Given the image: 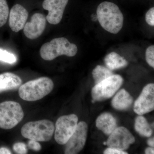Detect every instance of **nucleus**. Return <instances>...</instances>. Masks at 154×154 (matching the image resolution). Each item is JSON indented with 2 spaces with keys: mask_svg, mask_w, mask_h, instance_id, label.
Masks as SVG:
<instances>
[{
  "mask_svg": "<svg viewBox=\"0 0 154 154\" xmlns=\"http://www.w3.org/2000/svg\"><path fill=\"white\" fill-rule=\"evenodd\" d=\"M69 0H44L42 7L48 11L46 19L52 25H57L60 22L63 18L64 11Z\"/></svg>",
  "mask_w": 154,
  "mask_h": 154,
  "instance_id": "nucleus-11",
  "label": "nucleus"
},
{
  "mask_svg": "<svg viewBox=\"0 0 154 154\" xmlns=\"http://www.w3.org/2000/svg\"><path fill=\"white\" fill-rule=\"evenodd\" d=\"M96 126L105 134L109 136L117 127V121L112 114L104 113L96 119Z\"/></svg>",
  "mask_w": 154,
  "mask_h": 154,
  "instance_id": "nucleus-14",
  "label": "nucleus"
},
{
  "mask_svg": "<svg viewBox=\"0 0 154 154\" xmlns=\"http://www.w3.org/2000/svg\"><path fill=\"white\" fill-rule=\"evenodd\" d=\"M123 79L118 75H113L96 84L92 90L93 102H100L111 98L121 87Z\"/></svg>",
  "mask_w": 154,
  "mask_h": 154,
  "instance_id": "nucleus-6",
  "label": "nucleus"
},
{
  "mask_svg": "<svg viewBox=\"0 0 154 154\" xmlns=\"http://www.w3.org/2000/svg\"><path fill=\"white\" fill-rule=\"evenodd\" d=\"M88 125L85 122H80L76 129L66 144L65 154H76L82 150L85 144L88 136Z\"/></svg>",
  "mask_w": 154,
  "mask_h": 154,
  "instance_id": "nucleus-9",
  "label": "nucleus"
},
{
  "mask_svg": "<svg viewBox=\"0 0 154 154\" xmlns=\"http://www.w3.org/2000/svg\"><path fill=\"white\" fill-rule=\"evenodd\" d=\"M9 14V9L6 0H0V28L6 24Z\"/></svg>",
  "mask_w": 154,
  "mask_h": 154,
  "instance_id": "nucleus-20",
  "label": "nucleus"
},
{
  "mask_svg": "<svg viewBox=\"0 0 154 154\" xmlns=\"http://www.w3.org/2000/svg\"><path fill=\"white\" fill-rule=\"evenodd\" d=\"M154 109V85H146L134 102V110L139 115L151 112Z\"/></svg>",
  "mask_w": 154,
  "mask_h": 154,
  "instance_id": "nucleus-10",
  "label": "nucleus"
},
{
  "mask_svg": "<svg viewBox=\"0 0 154 154\" xmlns=\"http://www.w3.org/2000/svg\"><path fill=\"white\" fill-rule=\"evenodd\" d=\"M105 154H127L128 153L125 151L120 150L117 149L108 147L104 152Z\"/></svg>",
  "mask_w": 154,
  "mask_h": 154,
  "instance_id": "nucleus-26",
  "label": "nucleus"
},
{
  "mask_svg": "<svg viewBox=\"0 0 154 154\" xmlns=\"http://www.w3.org/2000/svg\"><path fill=\"white\" fill-rule=\"evenodd\" d=\"M145 154H154V148L152 147H149L145 149Z\"/></svg>",
  "mask_w": 154,
  "mask_h": 154,
  "instance_id": "nucleus-28",
  "label": "nucleus"
},
{
  "mask_svg": "<svg viewBox=\"0 0 154 154\" xmlns=\"http://www.w3.org/2000/svg\"><path fill=\"white\" fill-rule=\"evenodd\" d=\"M147 144L149 146L152 147H154V137L151 138L147 140Z\"/></svg>",
  "mask_w": 154,
  "mask_h": 154,
  "instance_id": "nucleus-29",
  "label": "nucleus"
},
{
  "mask_svg": "<svg viewBox=\"0 0 154 154\" xmlns=\"http://www.w3.org/2000/svg\"><path fill=\"white\" fill-rule=\"evenodd\" d=\"M28 146L29 148L35 151H39L41 149V146L38 141L31 140L28 142Z\"/></svg>",
  "mask_w": 154,
  "mask_h": 154,
  "instance_id": "nucleus-25",
  "label": "nucleus"
},
{
  "mask_svg": "<svg viewBox=\"0 0 154 154\" xmlns=\"http://www.w3.org/2000/svg\"><path fill=\"white\" fill-rule=\"evenodd\" d=\"M55 126L52 122L47 119L30 122L21 128L22 136L36 141L47 142L51 140Z\"/></svg>",
  "mask_w": 154,
  "mask_h": 154,
  "instance_id": "nucleus-4",
  "label": "nucleus"
},
{
  "mask_svg": "<svg viewBox=\"0 0 154 154\" xmlns=\"http://www.w3.org/2000/svg\"><path fill=\"white\" fill-rule=\"evenodd\" d=\"M24 113L18 102L6 101L0 103V128L11 129L17 126L23 118Z\"/></svg>",
  "mask_w": 154,
  "mask_h": 154,
  "instance_id": "nucleus-5",
  "label": "nucleus"
},
{
  "mask_svg": "<svg viewBox=\"0 0 154 154\" xmlns=\"http://www.w3.org/2000/svg\"><path fill=\"white\" fill-rule=\"evenodd\" d=\"M78 124L75 114L63 116L56 122L54 139L60 145H65L75 132Z\"/></svg>",
  "mask_w": 154,
  "mask_h": 154,
  "instance_id": "nucleus-7",
  "label": "nucleus"
},
{
  "mask_svg": "<svg viewBox=\"0 0 154 154\" xmlns=\"http://www.w3.org/2000/svg\"><path fill=\"white\" fill-rule=\"evenodd\" d=\"M132 134L124 127H117L109 135L106 142L108 147L125 151L135 142Z\"/></svg>",
  "mask_w": 154,
  "mask_h": 154,
  "instance_id": "nucleus-8",
  "label": "nucleus"
},
{
  "mask_svg": "<svg viewBox=\"0 0 154 154\" xmlns=\"http://www.w3.org/2000/svg\"><path fill=\"white\" fill-rule=\"evenodd\" d=\"M147 62L152 67L154 68V46L151 45L147 48L146 51Z\"/></svg>",
  "mask_w": 154,
  "mask_h": 154,
  "instance_id": "nucleus-22",
  "label": "nucleus"
},
{
  "mask_svg": "<svg viewBox=\"0 0 154 154\" xmlns=\"http://www.w3.org/2000/svg\"><path fill=\"white\" fill-rule=\"evenodd\" d=\"M146 21L148 25L154 26V8H152L147 12L146 15Z\"/></svg>",
  "mask_w": 154,
  "mask_h": 154,
  "instance_id": "nucleus-24",
  "label": "nucleus"
},
{
  "mask_svg": "<svg viewBox=\"0 0 154 154\" xmlns=\"http://www.w3.org/2000/svg\"><path fill=\"white\" fill-rule=\"evenodd\" d=\"M92 75L95 84L96 85L113 75V74L112 71L107 68V67L98 65L92 72Z\"/></svg>",
  "mask_w": 154,
  "mask_h": 154,
  "instance_id": "nucleus-19",
  "label": "nucleus"
},
{
  "mask_svg": "<svg viewBox=\"0 0 154 154\" xmlns=\"http://www.w3.org/2000/svg\"><path fill=\"white\" fill-rule=\"evenodd\" d=\"M0 60L10 64L14 63L17 60L16 57L13 54L7 51L0 49Z\"/></svg>",
  "mask_w": 154,
  "mask_h": 154,
  "instance_id": "nucleus-21",
  "label": "nucleus"
},
{
  "mask_svg": "<svg viewBox=\"0 0 154 154\" xmlns=\"http://www.w3.org/2000/svg\"><path fill=\"white\" fill-rule=\"evenodd\" d=\"M13 149L14 151L17 154H27L28 152L26 145L23 143H17L14 144Z\"/></svg>",
  "mask_w": 154,
  "mask_h": 154,
  "instance_id": "nucleus-23",
  "label": "nucleus"
},
{
  "mask_svg": "<svg viewBox=\"0 0 154 154\" xmlns=\"http://www.w3.org/2000/svg\"><path fill=\"white\" fill-rule=\"evenodd\" d=\"M12 154L11 151L5 147H2L0 148V154Z\"/></svg>",
  "mask_w": 154,
  "mask_h": 154,
  "instance_id": "nucleus-27",
  "label": "nucleus"
},
{
  "mask_svg": "<svg viewBox=\"0 0 154 154\" xmlns=\"http://www.w3.org/2000/svg\"><path fill=\"white\" fill-rule=\"evenodd\" d=\"M21 78L15 74L5 72L0 74V93L16 90L22 84Z\"/></svg>",
  "mask_w": 154,
  "mask_h": 154,
  "instance_id": "nucleus-15",
  "label": "nucleus"
},
{
  "mask_svg": "<svg viewBox=\"0 0 154 154\" xmlns=\"http://www.w3.org/2000/svg\"><path fill=\"white\" fill-rule=\"evenodd\" d=\"M133 99L130 94L124 89L118 91L111 102L113 108L117 110H126L132 104Z\"/></svg>",
  "mask_w": 154,
  "mask_h": 154,
  "instance_id": "nucleus-16",
  "label": "nucleus"
},
{
  "mask_svg": "<svg viewBox=\"0 0 154 154\" xmlns=\"http://www.w3.org/2000/svg\"><path fill=\"white\" fill-rule=\"evenodd\" d=\"M46 19L42 14H34L30 22H27L24 27V34L30 39H36L41 36L46 26Z\"/></svg>",
  "mask_w": 154,
  "mask_h": 154,
  "instance_id": "nucleus-12",
  "label": "nucleus"
},
{
  "mask_svg": "<svg viewBox=\"0 0 154 154\" xmlns=\"http://www.w3.org/2000/svg\"><path fill=\"white\" fill-rule=\"evenodd\" d=\"M54 86L52 80L48 77H41L20 86L19 96L25 101H37L49 94L53 89Z\"/></svg>",
  "mask_w": 154,
  "mask_h": 154,
  "instance_id": "nucleus-2",
  "label": "nucleus"
},
{
  "mask_svg": "<svg viewBox=\"0 0 154 154\" xmlns=\"http://www.w3.org/2000/svg\"><path fill=\"white\" fill-rule=\"evenodd\" d=\"M78 48L64 37L55 38L41 46L40 54L45 60H52L60 56L73 57L76 54Z\"/></svg>",
  "mask_w": 154,
  "mask_h": 154,
  "instance_id": "nucleus-3",
  "label": "nucleus"
},
{
  "mask_svg": "<svg viewBox=\"0 0 154 154\" xmlns=\"http://www.w3.org/2000/svg\"><path fill=\"white\" fill-rule=\"evenodd\" d=\"M28 11L19 4L15 5L11 9L9 18V25L11 30L18 32L25 26L28 19Z\"/></svg>",
  "mask_w": 154,
  "mask_h": 154,
  "instance_id": "nucleus-13",
  "label": "nucleus"
},
{
  "mask_svg": "<svg viewBox=\"0 0 154 154\" xmlns=\"http://www.w3.org/2000/svg\"><path fill=\"white\" fill-rule=\"evenodd\" d=\"M104 62L106 67L111 71L123 68L128 65L125 59L114 52L107 54L105 58Z\"/></svg>",
  "mask_w": 154,
  "mask_h": 154,
  "instance_id": "nucleus-17",
  "label": "nucleus"
},
{
  "mask_svg": "<svg viewBox=\"0 0 154 154\" xmlns=\"http://www.w3.org/2000/svg\"><path fill=\"white\" fill-rule=\"evenodd\" d=\"M97 19L101 26L110 33L116 34L123 26L124 17L118 6L110 2H103L98 6Z\"/></svg>",
  "mask_w": 154,
  "mask_h": 154,
  "instance_id": "nucleus-1",
  "label": "nucleus"
},
{
  "mask_svg": "<svg viewBox=\"0 0 154 154\" xmlns=\"http://www.w3.org/2000/svg\"><path fill=\"white\" fill-rule=\"evenodd\" d=\"M134 128L139 134L144 137H150L152 134V130L150 125L142 115H139L136 118Z\"/></svg>",
  "mask_w": 154,
  "mask_h": 154,
  "instance_id": "nucleus-18",
  "label": "nucleus"
}]
</instances>
